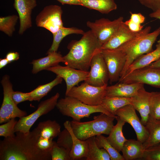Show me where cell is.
Instances as JSON below:
<instances>
[{
    "instance_id": "e0dca14e",
    "label": "cell",
    "mask_w": 160,
    "mask_h": 160,
    "mask_svg": "<svg viewBox=\"0 0 160 160\" xmlns=\"http://www.w3.org/2000/svg\"><path fill=\"white\" fill-rule=\"evenodd\" d=\"M150 95L151 92L146 91L144 87L132 97L131 104L140 114L141 121L145 126L150 115Z\"/></svg>"
},
{
    "instance_id": "30bf717a",
    "label": "cell",
    "mask_w": 160,
    "mask_h": 160,
    "mask_svg": "<svg viewBox=\"0 0 160 160\" xmlns=\"http://www.w3.org/2000/svg\"><path fill=\"white\" fill-rule=\"evenodd\" d=\"M63 12L60 6L53 5L47 6L37 16L36 25L54 33L63 26L62 20Z\"/></svg>"
},
{
    "instance_id": "9c48e42d",
    "label": "cell",
    "mask_w": 160,
    "mask_h": 160,
    "mask_svg": "<svg viewBox=\"0 0 160 160\" xmlns=\"http://www.w3.org/2000/svg\"><path fill=\"white\" fill-rule=\"evenodd\" d=\"M106 65L110 84L119 80L126 62V55L119 48L101 49Z\"/></svg>"
},
{
    "instance_id": "ffe728a7",
    "label": "cell",
    "mask_w": 160,
    "mask_h": 160,
    "mask_svg": "<svg viewBox=\"0 0 160 160\" xmlns=\"http://www.w3.org/2000/svg\"><path fill=\"white\" fill-rule=\"evenodd\" d=\"M65 128L67 129L71 134L73 141L72 147L70 152L72 160L80 159L87 156L88 151V146L86 140H81L74 134L72 129L70 121H66L64 123Z\"/></svg>"
},
{
    "instance_id": "2e32d148",
    "label": "cell",
    "mask_w": 160,
    "mask_h": 160,
    "mask_svg": "<svg viewBox=\"0 0 160 160\" xmlns=\"http://www.w3.org/2000/svg\"><path fill=\"white\" fill-rule=\"evenodd\" d=\"M36 6V0H14V7L18 13L20 20L19 34H23L32 27L31 14Z\"/></svg>"
},
{
    "instance_id": "5bb4252c",
    "label": "cell",
    "mask_w": 160,
    "mask_h": 160,
    "mask_svg": "<svg viewBox=\"0 0 160 160\" xmlns=\"http://www.w3.org/2000/svg\"><path fill=\"white\" fill-rule=\"evenodd\" d=\"M135 111L133 106L130 104L118 110L115 113V116L129 124L135 132L137 140L143 143L148 138L149 132L137 115Z\"/></svg>"
},
{
    "instance_id": "484cf974",
    "label": "cell",
    "mask_w": 160,
    "mask_h": 160,
    "mask_svg": "<svg viewBox=\"0 0 160 160\" xmlns=\"http://www.w3.org/2000/svg\"><path fill=\"white\" fill-rule=\"evenodd\" d=\"M116 119L117 123L115 125H114L107 138L111 145L119 152L127 140L122 132L123 127L126 122L117 116Z\"/></svg>"
},
{
    "instance_id": "d590c367",
    "label": "cell",
    "mask_w": 160,
    "mask_h": 160,
    "mask_svg": "<svg viewBox=\"0 0 160 160\" xmlns=\"http://www.w3.org/2000/svg\"><path fill=\"white\" fill-rule=\"evenodd\" d=\"M57 137L56 142L57 145L70 152L72 148L73 141L71 135L68 130L65 128L60 132Z\"/></svg>"
},
{
    "instance_id": "ac0fdd59",
    "label": "cell",
    "mask_w": 160,
    "mask_h": 160,
    "mask_svg": "<svg viewBox=\"0 0 160 160\" xmlns=\"http://www.w3.org/2000/svg\"><path fill=\"white\" fill-rule=\"evenodd\" d=\"M139 32L132 31L123 21L113 36L103 45L101 49H111L118 48L135 37Z\"/></svg>"
},
{
    "instance_id": "83f0119b",
    "label": "cell",
    "mask_w": 160,
    "mask_h": 160,
    "mask_svg": "<svg viewBox=\"0 0 160 160\" xmlns=\"http://www.w3.org/2000/svg\"><path fill=\"white\" fill-rule=\"evenodd\" d=\"M132 100V97L105 96L101 105L111 114L115 116V113L118 110L126 105L131 104Z\"/></svg>"
},
{
    "instance_id": "3957f363",
    "label": "cell",
    "mask_w": 160,
    "mask_h": 160,
    "mask_svg": "<svg viewBox=\"0 0 160 160\" xmlns=\"http://www.w3.org/2000/svg\"><path fill=\"white\" fill-rule=\"evenodd\" d=\"M151 29L150 26L145 27L135 37L118 48L126 57V63L119 81L124 76L128 68L135 60L153 50V45L160 35V27L150 33Z\"/></svg>"
},
{
    "instance_id": "44dd1931",
    "label": "cell",
    "mask_w": 160,
    "mask_h": 160,
    "mask_svg": "<svg viewBox=\"0 0 160 160\" xmlns=\"http://www.w3.org/2000/svg\"><path fill=\"white\" fill-rule=\"evenodd\" d=\"M44 57L34 60L31 63L33 65L32 73L36 74L43 70L59 64L60 62H64L63 56L57 52L49 53Z\"/></svg>"
},
{
    "instance_id": "f1b7e54d",
    "label": "cell",
    "mask_w": 160,
    "mask_h": 160,
    "mask_svg": "<svg viewBox=\"0 0 160 160\" xmlns=\"http://www.w3.org/2000/svg\"><path fill=\"white\" fill-rule=\"evenodd\" d=\"M85 32L82 30L76 27L66 28L64 26L62 27L56 32L52 34L53 42L46 54L57 52L60 43L63 39L66 36L72 34L83 35Z\"/></svg>"
},
{
    "instance_id": "7a4b0ae2",
    "label": "cell",
    "mask_w": 160,
    "mask_h": 160,
    "mask_svg": "<svg viewBox=\"0 0 160 160\" xmlns=\"http://www.w3.org/2000/svg\"><path fill=\"white\" fill-rule=\"evenodd\" d=\"M82 35L79 40L70 45L69 52L63 56V63L73 68L88 71L93 57L101 49L102 45L90 30Z\"/></svg>"
},
{
    "instance_id": "7402d4cb",
    "label": "cell",
    "mask_w": 160,
    "mask_h": 160,
    "mask_svg": "<svg viewBox=\"0 0 160 160\" xmlns=\"http://www.w3.org/2000/svg\"><path fill=\"white\" fill-rule=\"evenodd\" d=\"M159 59L160 39L157 42L155 49L141 55L135 60L128 68L124 76L135 70L149 65Z\"/></svg>"
},
{
    "instance_id": "f6af8a7d",
    "label": "cell",
    "mask_w": 160,
    "mask_h": 160,
    "mask_svg": "<svg viewBox=\"0 0 160 160\" xmlns=\"http://www.w3.org/2000/svg\"><path fill=\"white\" fill-rule=\"evenodd\" d=\"M151 18H155L160 20V9L152 12L149 15Z\"/></svg>"
},
{
    "instance_id": "836d02e7",
    "label": "cell",
    "mask_w": 160,
    "mask_h": 160,
    "mask_svg": "<svg viewBox=\"0 0 160 160\" xmlns=\"http://www.w3.org/2000/svg\"><path fill=\"white\" fill-rule=\"evenodd\" d=\"M131 16L129 19L124 22L132 31L137 32L143 29L141 24L145 20V16L140 13H133L130 12Z\"/></svg>"
},
{
    "instance_id": "4dcf8cb0",
    "label": "cell",
    "mask_w": 160,
    "mask_h": 160,
    "mask_svg": "<svg viewBox=\"0 0 160 160\" xmlns=\"http://www.w3.org/2000/svg\"><path fill=\"white\" fill-rule=\"evenodd\" d=\"M62 81L63 79L60 76L57 75L55 79L51 82L39 86L34 90L29 92L30 101H39L41 99L46 95L54 87L61 84Z\"/></svg>"
},
{
    "instance_id": "f35d334b",
    "label": "cell",
    "mask_w": 160,
    "mask_h": 160,
    "mask_svg": "<svg viewBox=\"0 0 160 160\" xmlns=\"http://www.w3.org/2000/svg\"><path fill=\"white\" fill-rule=\"evenodd\" d=\"M141 160H160V143L145 150Z\"/></svg>"
},
{
    "instance_id": "f546056e",
    "label": "cell",
    "mask_w": 160,
    "mask_h": 160,
    "mask_svg": "<svg viewBox=\"0 0 160 160\" xmlns=\"http://www.w3.org/2000/svg\"><path fill=\"white\" fill-rule=\"evenodd\" d=\"M95 136L91 137L87 140L88 146L87 160H110V156L104 148H100L95 140Z\"/></svg>"
},
{
    "instance_id": "ab89813d",
    "label": "cell",
    "mask_w": 160,
    "mask_h": 160,
    "mask_svg": "<svg viewBox=\"0 0 160 160\" xmlns=\"http://www.w3.org/2000/svg\"><path fill=\"white\" fill-rule=\"evenodd\" d=\"M36 143L38 148L43 152L50 153L51 151L55 142L53 140V139L39 137L36 134Z\"/></svg>"
},
{
    "instance_id": "603a6c76",
    "label": "cell",
    "mask_w": 160,
    "mask_h": 160,
    "mask_svg": "<svg viewBox=\"0 0 160 160\" xmlns=\"http://www.w3.org/2000/svg\"><path fill=\"white\" fill-rule=\"evenodd\" d=\"M144 151L143 143L134 139H127L121 151L125 160L142 159Z\"/></svg>"
},
{
    "instance_id": "8d00e7d4",
    "label": "cell",
    "mask_w": 160,
    "mask_h": 160,
    "mask_svg": "<svg viewBox=\"0 0 160 160\" xmlns=\"http://www.w3.org/2000/svg\"><path fill=\"white\" fill-rule=\"evenodd\" d=\"M52 160H71L70 152L58 146L55 142L50 152Z\"/></svg>"
},
{
    "instance_id": "8992f818",
    "label": "cell",
    "mask_w": 160,
    "mask_h": 160,
    "mask_svg": "<svg viewBox=\"0 0 160 160\" xmlns=\"http://www.w3.org/2000/svg\"><path fill=\"white\" fill-rule=\"evenodd\" d=\"M1 84L3 89V98L0 109V123H5L12 119L20 118L27 116V113L19 108L13 100L12 94L14 91L9 75L3 76Z\"/></svg>"
},
{
    "instance_id": "52a82bcc",
    "label": "cell",
    "mask_w": 160,
    "mask_h": 160,
    "mask_svg": "<svg viewBox=\"0 0 160 160\" xmlns=\"http://www.w3.org/2000/svg\"><path fill=\"white\" fill-rule=\"evenodd\" d=\"M107 86L95 87L84 82L79 86L73 87L65 96L73 97L87 105H101L105 96Z\"/></svg>"
},
{
    "instance_id": "d6986e66",
    "label": "cell",
    "mask_w": 160,
    "mask_h": 160,
    "mask_svg": "<svg viewBox=\"0 0 160 160\" xmlns=\"http://www.w3.org/2000/svg\"><path fill=\"white\" fill-rule=\"evenodd\" d=\"M144 85L138 83L127 84L118 82L114 85L107 86L105 96L132 97L144 87Z\"/></svg>"
},
{
    "instance_id": "7bdbcfd3",
    "label": "cell",
    "mask_w": 160,
    "mask_h": 160,
    "mask_svg": "<svg viewBox=\"0 0 160 160\" xmlns=\"http://www.w3.org/2000/svg\"><path fill=\"white\" fill-rule=\"evenodd\" d=\"M6 58L10 63L17 60L19 58V54L17 52H10L7 54Z\"/></svg>"
},
{
    "instance_id": "1f68e13d",
    "label": "cell",
    "mask_w": 160,
    "mask_h": 160,
    "mask_svg": "<svg viewBox=\"0 0 160 160\" xmlns=\"http://www.w3.org/2000/svg\"><path fill=\"white\" fill-rule=\"evenodd\" d=\"M95 138L98 146L104 149L108 152L111 160H125L122 156L110 143L107 137L101 135L96 136Z\"/></svg>"
},
{
    "instance_id": "4fadbf2b",
    "label": "cell",
    "mask_w": 160,
    "mask_h": 160,
    "mask_svg": "<svg viewBox=\"0 0 160 160\" xmlns=\"http://www.w3.org/2000/svg\"><path fill=\"white\" fill-rule=\"evenodd\" d=\"M118 82L140 83L160 88V68L149 66L139 68L126 75Z\"/></svg>"
},
{
    "instance_id": "ba28073f",
    "label": "cell",
    "mask_w": 160,
    "mask_h": 160,
    "mask_svg": "<svg viewBox=\"0 0 160 160\" xmlns=\"http://www.w3.org/2000/svg\"><path fill=\"white\" fill-rule=\"evenodd\" d=\"M59 97V93H57L50 98L41 102L33 112L20 118L15 127V132L29 133L31 127L39 117L47 114L56 107Z\"/></svg>"
},
{
    "instance_id": "60d3db41",
    "label": "cell",
    "mask_w": 160,
    "mask_h": 160,
    "mask_svg": "<svg viewBox=\"0 0 160 160\" xmlns=\"http://www.w3.org/2000/svg\"><path fill=\"white\" fill-rule=\"evenodd\" d=\"M12 96L14 102L17 105L21 102L30 100L29 92L25 93L14 91L12 93Z\"/></svg>"
},
{
    "instance_id": "d4e9b609",
    "label": "cell",
    "mask_w": 160,
    "mask_h": 160,
    "mask_svg": "<svg viewBox=\"0 0 160 160\" xmlns=\"http://www.w3.org/2000/svg\"><path fill=\"white\" fill-rule=\"evenodd\" d=\"M145 126L148 131L149 136L143 143L144 151L160 143V119H155L149 115Z\"/></svg>"
},
{
    "instance_id": "bcb514c9",
    "label": "cell",
    "mask_w": 160,
    "mask_h": 160,
    "mask_svg": "<svg viewBox=\"0 0 160 160\" xmlns=\"http://www.w3.org/2000/svg\"><path fill=\"white\" fill-rule=\"evenodd\" d=\"M10 63L6 58L0 59V69H1L6 66Z\"/></svg>"
},
{
    "instance_id": "277c9868",
    "label": "cell",
    "mask_w": 160,
    "mask_h": 160,
    "mask_svg": "<svg viewBox=\"0 0 160 160\" xmlns=\"http://www.w3.org/2000/svg\"><path fill=\"white\" fill-rule=\"evenodd\" d=\"M116 116H112L101 113L93 117V120L84 122L73 120L70 121L75 135L80 140L85 141L97 135H109L114 126L113 121Z\"/></svg>"
},
{
    "instance_id": "74e56055",
    "label": "cell",
    "mask_w": 160,
    "mask_h": 160,
    "mask_svg": "<svg viewBox=\"0 0 160 160\" xmlns=\"http://www.w3.org/2000/svg\"><path fill=\"white\" fill-rule=\"evenodd\" d=\"M17 121L15 118L11 119L0 126V136L4 138L14 136L15 127Z\"/></svg>"
},
{
    "instance_id": "4316f807",
    "label": "cell",
    "mask_w": 160,
    "mask_h": 160,
    "mask_svg": "<svg viewBox=\"0 0 160 160\" xmlns=\"http://www.w3.org/2000/svg\"><path fill=\"white\" fill-rule=\"evenodd\" d=\"M82 6L107 14L116 10L117 5L114 0H79Z\"/></svg>"
},
{
    "instance_id": "5b68a950",
    "label": "cell",
    "mask_w": 160,
    "mask_h": 160,
    "mask_svg": "<svg viewBox=\"0 0 160 160\" xmlns=\"http://www.w3.org/2000/svg\"><path fill=\"white\" fill-rule=\"evenodd\" d=\"M56 107L63 115L71 117L73 120L80 121L91 114L99 112L108 115L116 116L111 114L101 105L93 106L86 104L79 100L68 96L58 100Z\"/></svg>"
},
{
    "instance_id": "9a60e30c",
    "label": "cell",
    "mask_w": 160,
    "mask_h": 160,
    "mask_svg": "<svg viewBox=\"0 0 160 160\" xmlns=\"http://www.w3.org/2000/svg\"><path fill=\"white\" fill-rule=\"evenodd\" d=\"M46 70L60 76L65 81L66 85L65 96L73 87L80 82L85 81L89 73V71L81 70L67 65L62 66L59 64L49 68Z\"/></svg>"
},
{
    "instance_id": "8fae6325",
    "label": "cell",
    "mask_w": 160,
    "mask_h": 160,
    "mask_svg": "<svg viewBox=\"0 0 160 160\" xmlns=\"http://www.w3.org/2000/svg\"><path fill=\"white\" fill-rule=\"evenodd\" d=\"M123 20V17L121 16L112 21L102 18L94 22L88 21L87 25L103 45L114 34Z\"/></svg>"
},
{
    "instance_id": "6da1fadb",
    "label": "cell",
    "mask_w": 160,
    "mask_h": 160,
    "mask_svg": "<svg viewBox=\"0 0 160 160\" xmlns=\"http://www.w3.org/2000/svg\"><path fill=\"white\" fill-rule=\"evenodd\" d=\"M15 133L14 136L0 140V160H51L50 153L38 148L37 136L33 130L28 133Z\"/></svg>"
},
{
    "instance_id": "ee69618b",
    "label": "cell",
    "mask_w": 160,
    "mask_h": 160,
    "mask_svg": "<svg viewBox=\"0 0 160 160\" xmlns=\"http://www.w3.org/2000/svg\"><path fill=\"white\" fill-rule=\"evenodd\" d=\"M62 4H67L82 6L79 0H57Z\"/></svg>"
},
{
    "instance_id": "b9f144b4",
    "label": "cell",
    "mask_w": 160,
    "mask_h": 160,
    "mask_svg": "<svg viewBox=\"0 0 160 160\" xmlns=\"http://www.w3.org/2000/svg\"><path fill=\"white\" fill-rule=\"evenodd\" d=\"M144 7L151 10L152 12L160 9V0H138Z\"/></svg>"
},
{
    "instance_id": "e575fe53",
    "label": "cell",
    "mask_w": 160,
    "mask_h": 160,
    "mask_svg": "<svg viewBox=\"0 0 160 160\" xmlns=\"http://www.w3.org/2000/svg\"><path fill=\"white\" fill-rule=\"evenodd\" d=\"M150 111L151 116L160 119V92H151Z\"/></svg>"
},
{
    "instance_id": "7dc6e473",
    "label": "cell",
    "mask_w": 160,
    "mask_h": 160,
    "mask_svg": "<svg viewBox=\"0 0 160 160\" xmlns=\"http://www.w3.org/2000/svg\"><path fill=\"white\" fill-rule=\"evenodd\" d=\"M148 66L151 67L160 68V59Z\"/></svg>"
},
{
    "instance_id": "7c38bea8",
    "label": "cell",
    "mask_w": 160,
    "mask_h": 160,
    "mask_svg": "<svg viewBox=\"0 0 160 160\" xmlns=\"http://www.w3.org/2000/svg\"><path fill=\"white\" fill-rule=\"evenodd\" d=\"M101 49L96 52L93 57L88 78L84 81L95 87L108 85L109 80L108 71L101 52Z\"/></svg>"
},
{
    "instance_id": "d6a6232c",
    "label": "cell",
    "mask_w": 160,
    "mask_h": 160,
    "mask_svg": "<svg viewBox=\"0 0 160 160\" xmlns=\"http://www.w3.org/2000/svg\"><path fill=\"white\" fill-rule=\"evenodd\" d=\"M19 19L16 15L0 17V30L9 37L12 36L15 30V26Z\"/></svg>"
},
{
    "instance_id": "cb8c5ba5",
    "label": "cell",
    "mask_w": 160,
    "mask_h": 160,
    "mask_svg": "<svg viewBox=\"0 0 160 160\" xmlns=\"http://www.w3.org/2000/svg\"><path fill=\"white\" fill-rule=\"evenodd\" d=\"M60 129L61 126L56 121L48 120L39 123L33 130L38 137L53 139L58 136Z\"/></svg>"
}]
</instances>
